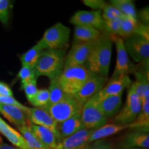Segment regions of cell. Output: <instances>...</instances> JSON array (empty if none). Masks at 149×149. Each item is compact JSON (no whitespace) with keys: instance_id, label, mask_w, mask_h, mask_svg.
<instances>
[{"instance_id":"obj_1","label":"cell","mask_w":149,"mask_h":149,"mask_svg":"<svg viewBox=\"0 0 149 149\" xmlns=\"http://www.w3.org/2000/svg\"><path fill=\"white\" fill-rule=\"evenodd\" d=\"M112 42L111 35L102 32L95 40L93 49L85 66L91 73L108 77L112 56Z\"/></svg>"},{"instance_id":"obj_2","label":"cell","mask_w":149,"mask_h":149,"mask_svg":"<svg viewBox=\"0 0 149 149\" xmlns=\"http://www.w3.org/2000/svg\"><path fill=\"white\" fill-rule=\"evenodd\" d=\"M65 57L64 48L42 51L34 68L37 77L44 76L50 80L59 77L64 70Z\"/></svg>"},{"instance_id":"obj_3","label":"cell","mask_w":149,"mask_h":149,"mask_svg":"<svg viewBox=\"0 0 149 149\" xmlns=\"http://www.w3.org/2000/svg\"><path fill=\"white\" fill-rule=\"evenodd\" d=\"M91 74L86 66L64 68L59 77V85L65 94L74 95L81 88Z\"/></svg>"},{"instance_id":"obj_4","label":"cell","mask_w":149,"mask_h":149,"mask_svg":"<svg viewBox=\"0 0 149 149\" xmlns=\"http://www.w3.org/2000/svg\"><path fill=\"white\" fill-rule=\"evenodd\" d=\"M70 29L60 22L48 29L39 41L44 50L62 49L69 42Z\"/></svg>"},{"instance_id":"obj_5","label":"cell","mask_w":149,"mask_h":149,"mask_svg":"<svg viewBox=\"0 0 149 149\" xmlns=\"http://www.w3.org/2000/svg\"><path fill=\"white\" fill-rule=\"evenodd\" d=\"M112 42H114L116 48L117 59L115 70L111 79H115L130 74H134L137 66L132 62L124 46V39L118 36L111 35Z\"/></svg>"},{"instance_id":"obj_6","label":"cell","mask_w":149,"mask_h":149,"mask_svg":"<svg viewBox=\"0 0 149 149\" xmlns=\"http://www.w3.org/2000/svg\"><path fill=\"white\" fill-rule=\"evenodd\" d=\"M83 105L73 95H66L64 99L57 103L44 107L57 124L68 120L81 112Z\"/></svg>"},{"instance_id":"obj_7","label":"cell","mask_w":149,"mask_h":149,"mask_svg":"<svg viewBox=\"0 0 149 149\" xmlns=\"http://www.w3.org/2000/svg\"><path fill=\"white\" fill-rule=\"evenodd\" d=\"M99 102L94 95L83 105L81 118L84 128L95 130L107 124L108 119L100 109Z\"/></svg>"},{"instance_id":"obj_8","label":"cell","mask_w":149,"mask_h":149,"mask_svg":"<svg viewBox=\"0 0 149 149\" xmlns=\"http://www.w3.org/2000/svg\"><path fill=\"white\" fill-rule=\"evenodd\" d=\"M141 109V100L137 96L131 84L128 87L125 104L116 116L114 117V124L128 125L135 120Z\"/></svg>"},{"instance_id":"obj_9","label":"cell","mask_w":149,"mask_h":149,"mask_svg":"<svg viewBox=\"0 0 149 149\" xmlns=\"http://www.w3.org/2000/svg\"><path fill=\"white\" fill-rule=\"evenodd\" d=\"M124 46L128 55L135 62L140 64H148L149 41L137 34H133L124 40Z\"/></svg>"},{"instance_id":"obj_10","label":"cell","mask_w":149,"mask_h":149,"mask_svg":"<svg viewBox=\"0 0 149 149\" xmlns=\"http://www.w3.org/2000/svg\"><path fill=\"white\" fill-rule=\"evenodd\" d=\"M95 40L93 42H74L69 52L66 55L64 68L70 66H85L92 51Z\"/></svg>"},{"instance_id":"obj_11","label":"cell","mask_w":149,"mask_h":149,"mask_svg":"<svg viewBox=\"0 0 149 149\" xmlns=\"http://www.w3.org/2000/svg\"><path fill=\"white\" fill-rule=\"evenodd\" d=\"M107 81L108 77L91 73L79 92L73 96L81 105H84L88 100L101 91Z\"/></svg>"},{"instance_id":"obj_12","label":"cell","mask_w":149,"mask_h":149,"mask_svg":"<svg viewBox=\"0 0 149 149\" xmlns=\"http://www.w3.org/2000/svg\"><path fill=\"white\" fill-rule=\"evenodd\" d=\"M26 115L31 123L51 130L57 137L59 142V138L57 132V123L54 120L45 108H29Z\"/></svg>"},{"instance_id":"obj_13","label":"cell","mask_w":149,"mask_h":149,"mask_svg":"<svg viewBox=\"0 0 149 149\" xmlns=\"http://www.w3.org/2000/svg\"><path fill=\"white\" fill-rule=\"evenodd\" d=\"M70 22L75 26H86L102 31L104 20L100 10H79L71 17Z\"/></svg>"},{"instance_id":"obj_14","label":"cell","mask_w":149,"mask_h":149,"mask_svg":"<svg viewBox=\"0 0 149 149\" xmlns=\"http://www.w3.org/2000/svg\"><path fill=\"white\" fill-rule=\"evenodd\" d=\"M132 84L129 75H125L115 79H110L107 84L104 86L98 93L95 95L99 101L107 97L116 95L124 92Z\"/></svg>"},{"instance_id":"obj_15","label":"cell","mask_w":149,"mask_h":149,"mask_svg":"<svg viewBox=\"0 0 149 149\" xmlns=\"http://www.w3.org/2000/svg\"><path fill=\"white\" fill-rule=\"evenodd\" d=\"M93 130L84 128L72 135L61 139L56 149H80L88 144V140Z\"/></svg>"},{"instance_id":"obj_16","label":"cell","mask_w":149,"mask_h":149,"mask_svg":"<svg viewBox=\"0 0 149 149\" xmlns=\"http://www.w3.org/2000/svg\"><path fill=\"white\" fill-rule=\"evenodd\" d=\"M0 113L17 128L28 125L29 119L26 113L17 107L0 104Z\"/></svg>"},{"instance_id":"obj_17","label":"cell","mask_w":149,"mask_h":149,"mask_svg":"<svg viewBox=\"0 0 149 149\" xmlns=\"http://www.w3.org/2000/svg\"><path fill=\"white\" fill-rule=\"evenodd\" d=\"M149 148L148 133L132 130L121 141L120 148Z\"/></svg>"},{"instance_id":"obj_18","label":"cell","mask_w":149,"mask_h":149,"mask_svg":"<svg viewBox=\"0 0 149 149\" xmlns=\"http://www.w3.org/2000/svg\"><path fill=\"white\" fill-rule=\"evenodd\" d=\"M28 127L35 137L50 149H56L58 144L57 137L51 130L40 126H37L29 122Z\"/></svg>"},{"instance_id":"obj_19","label":"cell","mask_w":149,"mask_h":149,"mask_svg":"<svg viewBox=\"0 0 149 149\" xmlns=\"http://www.w3.org/2000/svg\"><path fill=\"white\" fill-rule=\"evenodd\" d=\"M84 128L81 122V112L74 116L70 117L68 120L57 124V132H58L59 141L61 139L72 135L78 130Z\"/></svg>"},{"instance_id":"obj_20","label":"cell","mask_w":149,"mask_h":149,"mask_svg":"<svg viewBox=\"0 0 149 149\" xmlns=\"http://www.w3.org/2000/svg\"><path fill=\"white\" fill-rule=\"evenodd\" d=\"M123 93L102 99L99 102L100 109L107 119L115 117L120 111L122 104Z\"/></svg>"},{"instance_id":"obj_21","label":"cell","mask_w":149,"mask_h":149,"mask_svg":"<svg viewBox=\"0 0 149 149\" xmlns=\"http://www.w3.org/2000/svg\"><path fill=\"white\" fill-rule=\"evenodd\" d=\"M133 130L148 133L149 130V98L141 100V109L139 115L133 122L128 125Z\"/></svg>"},{"instance_id":"obj_22","label":"cell","mask_w":149,"mask_h":149,"mask_svg":"<svg viewBox=\"0 0 149 149\" xmlns=\"http://www.w3.org/2000/svg\"><path fill=\"white\" fill-rule=\"evenodd\" d=\"M0 133L19 149H27L25 139L19 132L11 127L0 117Z\"/></svg>"},{"instance_id":"obj_23","label":"cell","mask_w":149,"mask_h":149,"mask_svg":"<svg viewBox=\"0 0 149 149\" xmlns=\"http://www.w3.org/2000/svg\"><path fill=\"white\" fill-rule=\"evenodd\" d=\"M126 128H128V125H120V124H116L114 123L105 124L97 129L93 130L88 138V144L115 135Z\"/></svg>"},{"instance_id":"obj_24","label":"cell","mask_w":149,"mask_h":149,"mask_svg":"<svg viewBox=\"0 0 149 149\" xmlns=\"http://www.w3.org/2000/svg\"><path fill=\"white\" fill-rule=\"evenodd\" d=\"M101 34V31L94 28L86 26H75L73 33L74 42H93L97 40Z\"/></svg>"},{"instance_id":"obj_25","label":"cell","mask_w":149,"mask_h":149,"mask_svg":"<svg viewBox=\"0 0 149 149\" xmlns=\"http://www.w3.org/2000/svg\"><path fill=\"white\" fill-rule=\"evenodd\" d=\"M44 50V48L40 43L37 42L31 49L20 56V61L22 66H26L35 68L41 53Z\"/></svg>"},{"instance_id":"obj_26","label":"cell","mask_w":149,"mask_h":149,"mask_svg":"<svg viewBox=\"0 0 149 149\" xmlns=\"http://www.w3.org/2000/svg\"><path fill=\"white\" fill-rule=\"evenodd\" d=\"M138 23L137 19L124 15L121 19L120 30L118 37L126 39L130 35L135 34Z\"/></svg>"},{"instance_id":"obj_27","label":"cell","mask_w":149,"mask_h":149,"mask_svg":"<svg viewBox=\"0 0 149 149\" xmlns=\"http://www.w3.org/2000/svg\"><path fill=\"white\" fill-rule=\"evenodd\" d=\"M110 3L125 16L137 19L135 3L131 0H111Z\"/></svg>"},{"instance_id":"obj_28","label":"cell","mask_w":149,"mask_h":149,"mask_svg":"<svg viewBox=\"0 0 149 149\" xmlns=\"http://www.w3.org/2000/svg\"><path fill=\"white\" fill-rule=\"evenodd\" d=\"M49 88H48L49 91V101L47 105L45 107H48L49 106L55 104L59 101H61L62 99L66 97V95L63 92L60 85L59 83V77L55 79L50 80Z\"/></svg>"},{"instance_id":"obj_29","label":"cell","mask_w":149,"mask_h":149,"mask_svg":"<svg viewBox=\"0 0 149 149\" xmlns=\"http://www.w3.org/2000/svg\"><path fill=\"white\" fill-rule=\"evenodd\" d=\"M19 133L25 139L27 149H50L39 141L31 133L28 126L18 128Z\"/></svg>"},{"instance_id":"obj_30","label":"cell","mask_w":149,"mask_h":149,"mask_svg":"<svg viewBox=\"0 0 149 149\" xmlns=\"http://www.w3.org/2000/svg\"><path fill=\"white\" fill-rule=\"evenodd\" d=\"M102 17L104 21H109V20L117 19L122 18L124 15L113 6L111 3H107L105 6L102 9Z\"/></svg>"},{"instance_id":"obj_31","label":"cell","mask_w":149,"mask_h":149,"mask_svg":"<svg viewBox=\"0 0 149 149\" xmlns=\"http://www.w3.org/2000/svg\"><path fill=\"white\" fill-rule=\"evenodd\" d=\"M49 101V91L47 88L40 89L33 100L31 104L34 107H45Z\"/></svg>"},{"instance_id":"obj_32","label":"cell","mask_w":149,"mask_h":149,"mask_svg":"<svg viewBox=\"0 0 149 149\" xmlns=\"http://www.w3.org/2000/svg\"><path fill=\"white\" fill-rule=\"evenodd\" d=\"M17 77L21 80L22 84L28 83L37 79L34 68L26 66H22L17 74Z\"/></svg>"},{"instance_id":"obj_33","label":"cell","mask_w":149,"mask_h":149,"mask_svg":"<svg viewBox=\"0 0 149 149\" xmlns=\"http://www.w3.org/2000/svg\"><path fill=\"white\" fill-rule=\"evenodd\" d=\"M121 19L104 21L102 32L107 33L110 35L118 36L120 30Z\"/></svg>"},{"instance_id":"obj_34","label":"cell","mask_w":149,"mask_h":149,"mask_svg":"<svg viewBox=\"0 0 149 149\" xmlns=\"http://www.w3.org/2000/svg\"><path fill=\"white\" fill-rule=\"evenodd\" d=\"M22 89L24 90L25 93L28 101L31 103L38 91V88L37 86V79L33 80L28 83L22 84Z\"/></svg>"},{"instance_id":"obj_35","label":"cell","mask_w":149,"mask_h":149,"mask_svg":"<svg viewBox=\"0 0 149 149\" xmlns=\"http://www.w3.org/2000/svg\"><path fill=\"white\" fill-rule=\"evenodd\" d=\"M10 1L8 0H0V22L6 26L9 19Z\"/></svg>"},{"instance_id":"obj_36","label":"cell","mask_w":149,"mask_h":149,"mask_svg":"<svg viewBox=\"0 0 149 149\" xmlns=\"http://www.w3.org/2000/svg\"><path fill=\"white\" fill-rule=\"evenodd\" d=\"M0 104H4V105L17 107L19 109H22V111H24L26 113H27L28 111H29V107L22 104L16 99H15L13 96H0Z\"/></svg>"},{"instance_id":"obj_37","label":"cell","mask_w":149,"mask_h":149,"mask_svg":"<svg viewBox=\"0 0 149 149\" xmlns=\"http://www.w3.org/2000/svg\"><path fill=\"white\" fill-rule=\"evenodd\" d=\"M135 34L140 35L141 37H144L145 40L149 41V26L139 22Z\"/></svg>"},{"instance_id":"obj_38","label":"cell","mask_w":149,"mask_h":149,"mask_svg":"<svg viewBox=\"0 0 149 149\" xmlns=\"http://www.w3.org/2000/svg\"><path fill=\"white\" fill-rule=\"evenodd\" d=\"M80 149H111V146L109 144H107L102 141H97L93 144H86Z\"/></svg>"},{"instance_id":"obj_39","label":"cell","mask_w":149,"mask_h":149,"mask_svg":"<svg viewBox=\"0 0 149 149\" xmlns=\"http://www.w3.org/2000/svg\"><path fill=\"white\" fill-rule=\"evenodd\" d=\"M13 92L6 84L0 81V96H13Z\"/></svg>"},{"instance_id":"obj_40","label":"cell","mask_w":149,"mask_h":149,"mask_svg":"<svg viewBox=\"0 0 149 149\" xmlns=\"http://www.w3.org/2000/svg\"><path fill=\"white\" fill-rule=\"evenodd\" d=\"M139 16L140 19L142 22V24L145 25H148L149 22V13H148V7L142 9L139 13Z\"/></svg>"},{"instance_id":"obj_41","label":"cell","mask_w":149,"mask_h":149,"mask_svg":"<svg viewBox=\"0 0 149 149\" xmlns=\"http://www.w3.org/2000/svg\"><path fill=\"white\" fill-rule=\"evenodd\" d=\"M0 149H19V148H16V147L10 146V145L6 144V143H3L2 141H0Z\"/></svg>"},{"instance_id":"obj_42","label":"cell","mask_w":149,"mask_h":149,"mask_svg":"<svg viewBox=\"0 0 149 149\" xmlns=\"http://www.w3.org/2000/svg\"><path fill=\"white\" fill-rule=\"evenodd\" d=\"M120 149H144V148H120Z\"/></svg>"}]
</instances>
